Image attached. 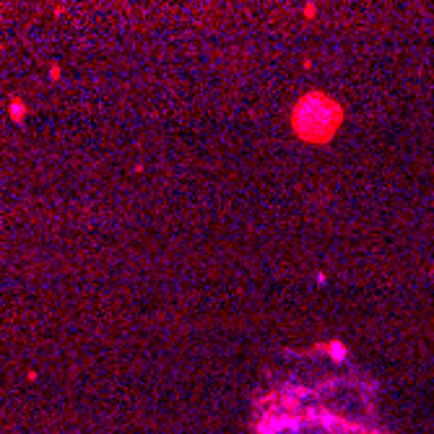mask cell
Masks as SVG:
<instances>
[{
    "mask_svg": "<svg viewBox=\"0 0 434 434\" xmlns=\"http://www.w3.org/2000/svg\"><path fill=\"white\" fill-rule=\"evenodd\" d=\"M343 123V107L322 91H309L294 104L291 130L307 143H328Z\"/></svg>",
    "mask_w": 434,
    "mask_h": 434,
    "instance_id": "obj_1",
    "label": "cell"
}]
</instances>
